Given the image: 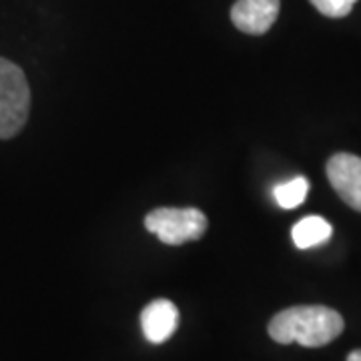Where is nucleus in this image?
Returning <instances> with one entry per match:
<instances>
[{
  "instance_id": "20e7f679",
  "label": "nucleus",
  "mask_w": 361,
  "mask_h": 361,
  "mask_svg": "<svg viewBox=\"0 0 361 361\" xmlns=\"http://www.w3.org/2000/svg\"><path fill=\"white\" fill-rule=\"evenodd\" d=\"M325 171L336 193L361 213V157L337 153L327 161Z\"/></svg>"
},
{
  "instance_id": "423d86ee",
  "label": "nucleus",
  "mask_w": 361,
  "mask_h": 361,
  "mask_svg": "<svg viewBox=\"0 0 361 361\" xmlns=\"http://www.w3.org/2000/svg\"><path fill=\"white\" fill-rule=\"evenodd\" d=\"M179 325V310L169 299L151 301L141 313V327L147 341L151 343H165L173 337Z\"/></svg>"
},
{
  "instance_id": "1a4fd4ad",
  "label": "nucleus",
  "mask_w": 361,
  "mask_h": 361,
  "mask_svg": "<svg viewBox=\"0 0 361 361\" xmlns=\"http://www.w3.org/2000/svg\"><path fill=\"white\" fill-rule=\"evenodd\" d=\"M357 0H311V4L329 18H343L353 11Z\"/></svg>"
},
{
  "instance_id": "7ed1b4c3",
  "label": "nucleus",
  "mask_w": 361,
  "mask_h": 361,
  "mask_svg": "<svg viewBox=\"0 0 361 361\" xmlns=\"http://www.w3.org/2000/svg\"><path fill=\"white\" fill-rule=\"evenodd\" d=\"M145 227L165 245H183L205 235L207 217L193 207H161L147 213Z\"/></svg>"
},
{
  "instance_id": "9d476101",
  "label": "nucleus",
  "mask_w": 361,
  "mask_h": 361,
  "mask_svg": "<svg viewBox=\"0 0 361 361\" xmlns=\"http://www.w3.org/2000/svg\"><path fill=\"white\" fill-rule=\"evenodd\" d=\"M348 361H361V349H355V351H351V353H349Z\"/></svg>"
},
{
  "instance_id": "6e6552de",
  "label": "nucleus",
  "mask_w": 361,
  "mask_h": 361,
  "mask_svg": "<svg viewBox=\"0 0 361 361\" xmlns=\"http://www.w3.org/2000/svg\"><path fill=\"white\" fill-rule=\"evenodd\" d=\"M310 191V180L305 177H295V179L281 183V185H275L273 189V197L277 201V205L283 207V209H295L299 207Z\"/></svg>"
},
{
  "instance_id": "f03ea898",
  "label": "nucleus",
  "mask_w": 361,
  "mask_h": 361,
  "mask_svg": "<svg viewBox=\"0 0 361 361\" xmlns=\"http://www.w3.org/2000/svg\"><path fill=\"white\" fill-rule=\"evenodd\" d=\"M30 89L18 65L0 59V139H11L26 125Z\"/></svg>"
},
{
  "instance_id": "0eeeda50",
  "label": "nucleus",
  "mask_w": 361,
  "mask_h": 361,
  "mask_svg": "<svg viewBox=\"0 0 361 361\" xmlns=\"http://www.w3.org/2000/svg\"><path fill=\"white\" fill-rule=\"evenodd\" d=\"M331 235H334V227L323 217H317V215L301 219L291 229L293 243L299 249H311V247L322 245V243L331 239Z\"/></svg>"
},
{
  "instance_id": "39448f33",
  "label": "nucleus",
  "mask_w": 361,
  "mask_h": 361,
  "mask_svg": "<svg viewBox=\"0 0 361 361\" xmlns=\"http://www.w3.org/2000/svg\"><path fill=\"white\" fill-rule=\"evenodd\" d=\"M279 0H237L231 8V20L241 32L265 35L279 16Z\"/></svg>"
},
{
  "instance_id": "f257e3e1",
  "label": "nucleus",
  "mask_w": 361,
  "mask_h": 361,
  "mask_svg": "<svg viewBox=\"0 0 361 361\" xmlns=\"http://www.w3.org/2000/svg\"><path fill=\"white\" fill-rule=\"evenodd\" d=\"M343 327V317L331 307L297 305L279 311L269 322L267 331L281 345L299 343L303 348H323L341 336Z\"/></svg>"
}]
</instances>
